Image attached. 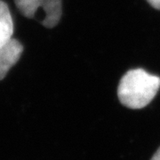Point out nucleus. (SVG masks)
<instances>
[{"label":"nucleus","instance_id":"obj_5","mask_svg":"<svg viewBox=\"0 0 160 160\" xmlns=\"http://www.w3.org/2000/svg\"><path fill=\"white\" fill-rule=\"evenodd\" d=\"M146 1H148L149 5L153 6L154 8L160 10V0H146Z\"/></svg>","mask_w":160,"mask_h":160},{"label":"nucleus","instance_id":"obj_4","mask_svg":"<svg viewBox=\"0 0 160 160\" xmlns=\"http://www.w3.org/2000/svg\"><path fill=\"white\" fill-rule=\"evenodd\" d=\"M13 34V22L8 6L0 0V46L12 39Z\"/></svg>","mask_w":160,"mask_h":160},{"label":"nucleus","instance_id":"obj_2","mask_svg":"<svg viewBox=\"0 0 160 160\" xmlns=\"http://www.w3.org/2000/svg\"><path fill=\"white\" fill-rule=\"evenodd\" d=\"M14 3L25 17L37 18L41 11L40 23L46 28L57 25L62 16V0H14Z\"/></svg>","mask_w":160,"mask_h":160},{"label":"nucleus","instance_id":"obj_3","mask_svg":"<svg viewBox=\"0 0 160 160\" xmlns=\"http://www.w3.org/2000/svg\"><path fill=\"white\" fill-rule=\"evenodd\" d=\"M22 52V45L14 38L0 46V80L6 78L9 69L20 60Z\"/></svg>","mask_w":160,"mask_h":160},{"label":"nucleus","instance_id":"obj_6","mask_svg":"<svg viewBox=\"0 0 160 160\" xmlns=\"http://www.w3.org/2000/svg\"><path fill=\"white\" fill-rule=\"evenodd\" d=\"M151 160H160V148L158 149V150L155 153V155L153 156V158H151Z\"/></svg>","mask_w":160,"mask_h":160},{"label":"nucleus","instance_id":"obj_1","mask_svg":"<svg viewBox=\"0 0 160 160\" xmlns=\"http://www.w3.org/2000/svg\"><path fill=\"white\" fill-rule=\"evenodd\" d=\"M160 88V78L142 69H131L120 80L118 95L123 105L129 109L146 107Z\"/></svg>","mask_w":160,"mask_h":160}]
</instances>
